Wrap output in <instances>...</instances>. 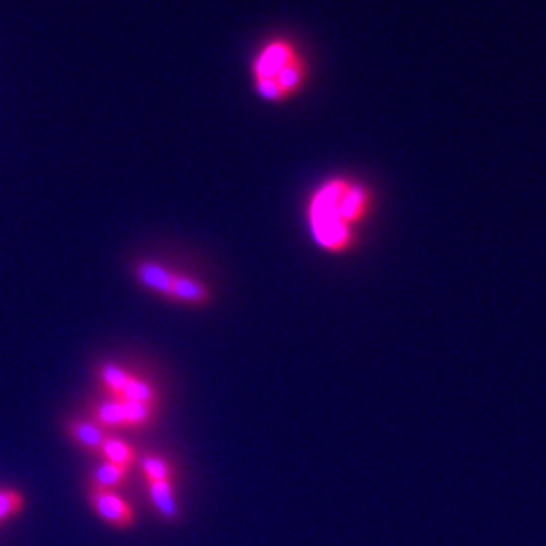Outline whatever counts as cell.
<instances>
[{
  "label": "cell",
  "instance_id": "obj_11",
  "mask_svg": "<svg viewBox=\"0 0 546 546\" xmlns=\"http://www.w3.org/2000/svg\"><path fill=\"white\" fill-rule=\"evenodd\" d=\"M132 377H134L132 373H128L126 369L118 367V364H110L108 362V364H104V367L100 369V381L106 387V391H110V395H114V397L122 395V391L126 389V385L130 383Z\"/></svg>",
  "mask_w": 546,
  "mask_h": 546
},
{
  "label": "cell",
  "instance_id": "obj_4",
  "mask_svg": "<svg viewBox=\"0 0 546 546\" xmlns=\"http://www.w3.org/2000/svg\"><path fill=\"white\" fill-rule=\"evenodd\" d=\"M134 276L138 280V284H142L146 290L170 298L172 294V282L176 276V269L164 265L162 261L156 259H144L138 261L134 267Z\"/></svg>",
  "mask_w": 546,
  "mask_h": 546
},
{
  "label": "cell",
  "instance_id": "obj_9",
  "mask_svg": "<svg viewBox=\"0 0 546 546\" xmlns=\"http://www.w3.org/2000/svg\"><path fill=\"white\" fill-rule=\"evenodd\" d=\"M116 399L132 401V403H144V405H152V407H156V403H158L156 389L148 381H144V379H140L136 375L130 379V383L126 385L122 395L116 397Z\"/></svg>",
  "mask_w": 546,
  "mask_h": 546
},
{
  "label": "cell",
  "instance_id": "obj_12",
  "mask_svg": "<svg viewBox=\"0 0 546 546\" xmlns=\"http://www.w3.org/2000/svg\"><path fill=\"white\" fill-rule=\"evenodd\" d=\"M142 472L146 476V482H172V464L160 455H146L142 460Z\"/></svg>",
  "mask_w": 546,
  "mask_h": 546
},
{
  "label": "cell",
  "instance_id": "obj_15",
  "mask_svg": "<svg viewBox=\"0 0 546 546\" xmlns=\"http://www.w3.org/2000/svg\"><path fill=\"white\" fill-rule=\"evenodd\" d=\"M23 496L15 490H0V522L15 516L23 508Z\"/></svg>",
  "mask_w": 546,
  "mask_h": 546
},
{
  "label": "cell",
  "instance_id": "obj_1",
  "mask_svg": "<svg viewBox=\"0 0 546 546\" xmlns=\"http://www.w3.org/2000/svg\"><path fill=\"white\" fill-rule=\"evenodd\" d=\"M373 209L375 193L367 182L348 174L328 176L314 187L306 203V223L314 245L328 253L350 251Z\"/></svg>",
  "mask_w": 546,
  "mask_h": 546
},
{
  "label": "cell",
  "instance_id": "obj_13",
  "mask_svg": "<svg viewBox=\"0 0 546 546\" xmlns=\"http://www.w3.org/2000/svg\"><path fill=\"white\" fill-rule=\"evenodd\" d=\"M128 478V470L120 468V466H114L110 462H104L96 474H94V484L91 486H98V488H106V490H116L120 488Z\"/></svg>",
  "mask_w": 546,
  "mask_h": 546
},
{
  "label": "cell",
  "instance_id": "obj_2",
  "mask_svg": "<svg viewBox=\"0 0 546 546\" xmlns=\"http://www.w3.org/2000/svg\"><path fill=\"white\" fill-rule=\"evenodd\" d=\"M251 81L261 102L288 104L310 81V61L290 37L267 39L251 59Z\"/></svg>",
  "mask_w": 546,
  "mask_h": 546
},
{
  "label": "cell",
  "instance_id": "obj_7",
  "mask_svg": "<svg viewBox=\"0 0 546 546\" xmlns=\"http://www.w3.org/2000/svg\"><path fill=\"white\" fill-rule=\"evenodd\" d=\"M148 492L152 498V504L156 506V510L166 518V520H174L178 518V506L174 500V488L172 482H150L148 484Z\"/></svg>",
  "mask_w": 546,
  "mask_h": 546
},
{
  "label": "cell",
  "instance_id": "obj_3",
  "mask_svg": "<svg viewBox=\"0 0 546 546\" xmlns=\"http://www.w3.org/2000/svg\"><path fill=\"white\" fill-rule=\"evenodd\" d=\"M89 500L94 510L100 514V518H104L108 524L112 526H120L126 528L134 522V512L128 506V502L116 494L114 490H106V488H98L91 486L89 490Z\"/></svg>",
  "mask_w": 546,
  "mask_h": 546
},
{
  "label": "cell",
  "instance_id": "obj_14",
  "mask_svg": "<svg viewBox=\"0 0 546 546\" xmlns=\"http://www.w3.org/2000/svg\"><path fill=\"white\" fill-rule=\"evenodd\" d=\"M122 411H124V425L126 427H142V425H146V423H150L154 419L156 407L144 405V403L122 401Z\"/></svg>",
  "mask_w": 546,
  "mask_h": 546
},
{
  "label": "cell",
  "instance_id": "obj_5",
  "mask_svg": "<svg viewBox=\"0 0 546 546\" xmlns=\"http://www.w3.org/2000/svg\"><path fill=\"white\" fill-rule=\"evenodd\" d=\"M213 298L209 286L193 276H187V273H178L174 276L172 282V294L170 300L189 304V306H205Z\"/></svg>",
  "mask_w": 546,
  "mask_h": 546
},
{
  "label": "cell",
  "instance_id": "obj_10",
  "mask_svg": "<svg viewBox=\"0 0 546 546\" xmlns=\"http://www.w3.org/2000/svg\"><path fill=\"white\" fill-rule=\"evenodd\" d=\"M96 423L104 429L112 427H126L124 425V411H122V401L120 399H106L96 405Z\"/></svg>",
  "mask_w": 546,
  "mask_h": 546
},
{
  "label": "cell",
  "instance_id": "obj_6",
  "mask_svg": "<svg viewBox=\"0 0 546 546\" xmlns=\"http://www.w3.org/2000/svg\"><path fill=\"white\" fill-rule=\"evenodd\" d=\"M67 433L77 445L89 449L91 453H102L104 443L110 437L108 431L96 421H71L67 425Z\"/></svg>",
  "mask_w": 546,
  "mask_h": 546
},
{
  "label": "cell",
  "instance_id": "obj_8",
  "mask_svg": "<svg viewBox=\"0 0 546 546\" xmlns=\"http://www.w3.org/2000/svg\"><path fill=\"white\" fill-rule=\"evenodd\" d=\"M102 455L106 458V462L120 466L124 470H130L132 464L136 462V449L120 437H108V441L104 443Z\"/></svg>",
  "mask_w": 546,
  "mask_h": 546
}]
</instances>
